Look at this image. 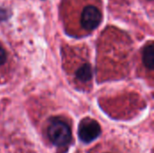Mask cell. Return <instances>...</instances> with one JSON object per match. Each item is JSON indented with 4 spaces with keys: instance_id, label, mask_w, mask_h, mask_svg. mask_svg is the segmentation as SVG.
Listing matches in <instances>:
<instances>
[{
    "instance_id": "6da1fadb",
    "label": "cell",
    "mask_w": 154,
    "mask_h": 153,
    "mask_svg": "<svg viewBox=\"0 0 154 153\" xmlns=\"http://www.w3.org/2000/svg\"><path fill=\"white\" fill-rule=\"evenodd\" d=\"M50 141L57 147L68 145L71 140V131L69 126L60 119H53L47 131Z\"/></svg>"
},
{
    "instance_id": "7a4b0ae2",
    "label": "cell",
    "mask_w": 154,
    "mask_h": 153,
    "mask_svg": "<svg viewBox=\"0 0 154 153\" xmlns=\"http://www.w3.org/2000/svg\"><path fill=\"white\" fill-rule=\"evenodd\" d=\"M102 21V12L101 10L94 5H86L80 14V24L81 27L91 32L98 27Z\"/></svg>"
},
{
    "instance_id": "3957f363",
    "label": "cell",
    "mask_w": 154,
    "mask_h": 153,
    "mask_svg": "<svg viewBox=\"0 0 154 153\" xmlns=\"http://www.w3.org/2000/svg\"><path fill=\"white\" fill-rule=\"evenodd\" d=\"M101 133V127L98 123L92 119H87L81 122L79 127V136L80 140L85 143H89L96 139Z\"/></svg>"
},
{
    "instance_id": "277c9868",
    "label": "cell",
    "mask_w": 154,
    "mask_h": 153,
    "mask_svg": "<svg viewBox=\"0 0 154 153\" xmlns=\"http://www.w3.org/2000/svg\"><path fill=\"white\" fill-rule=\"evenodd\" d=\"M143 60L144 65H145L149 69H153L154 49L153 44H152V43H150L149 45H147V46L144 48Z\"/></svg>"
},
{
    "instance_id": "5b68a950",
    "label": "cell",
    "mask_w": 154,
    "mask_h": 153,
    "mask_svg": "<svg viewBox=\"0 0 154 153\" xmlns=\"http://www.w3.org/2000/svg\"><path fill=\"white\" fill-rule=\"evenodd\" d=\"M76 78L83 82H88L92 78V69L89 64H84L76 72Z\"/></svg>"
},
{
    "instance_id": "8992f818",
    "label": "cell",
    "mask_w": 154,
    "mask_h": 153,
    "mask_svg": "<svg viewBox=\"0 0 154 153\" xmlns=\"http://www.w3.org/2000/svg\"><path fill=\"white\" fill-rule=\"evenodd\" d=\"M6 60V52L5 50L0 46V65H3Z\"/></svg>"
},
{
    "instance_id": "52a82bcc",
    "label": "cell",
    "mask_w": 154,
    "mask_h": 153,
    "mask_svg": "<svg viewBox=\"0 0 154 153\" xmlns=\"http://www.w3.org/2000/svg\"><path fill=\"white\" fill-rule=\"evenodd\" d=\"M150 1H152V0H150Z\"/></svg>"
}]
</instances>
